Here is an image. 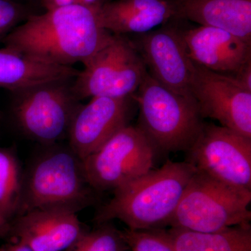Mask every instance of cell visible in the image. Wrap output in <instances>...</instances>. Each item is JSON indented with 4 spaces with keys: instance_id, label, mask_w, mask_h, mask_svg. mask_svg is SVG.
Instances as JSON below:
<instances>
[{
    "instance_id": "obj_1",
    "label": "cell",
    "mask_w": 251,
    "mask_h": 251,
    "mask_svg": "<svg viewBox=\"0 0 251 251\" xmlns=\"http://www.w3.org/2000/svg\"><path fill=\"white\" fill-rule=\"evenodd\" d=\"M112 35L97 8L75 4L28 16L4 38V48L59 65L85 64Z\"/></svg>"
},
{
    "instance_id": "obj_2",
    "label": "cell",
    "mask_w": 251,
    "mask_h": 251,
    "mask_svg": "<svg viewBox=\"0 0 251 251\" xmlns=\"http://www.w3.org/2000/svg\"><path fill=\"white\" fill-rule=\"evenodd\" d=\"M196 172L187 161H168L115 190L113 198L99 208L94 220L98 224L120 220L133 230L168 226Z\"/></svg>"
},
{
    "instance_id": "obj_3",
    "label": "cell",
    "mask_w": 251,
    "mask_h": 251,
    "mask_svg": "<svg viewBox=\"0 0 251 251\" xmlns=\"http://www.w3.org/2000/svg\"><path fill=\"white\" fill-rule=\"evenodd\" d=\"M45 147L23 173L17 216L39 209L77 213L95 201L97 192L87 181L80 157L69 146Z\"/></svg>"
},
{
    "instance_id": "obj_4",
    "label": "cell",
    "mask_w": 251,
    "mask_h": 251,
    "mask_svg": "<svg viewBox=\"0 0 251 251\" xmlns=\"http://www.w3.org/2000/svg\"><path fill=\"white\" fill-rule=\"evenodd\" d=\"M133 97L139 108L137 126L155 150L187 151L204 125L195 100L166 88L148 72Z\"/></svg>"
},
{
    "instance_id": "obj_5",
    "label": "cell",
    "mask_w": 251,
    "mask_h": 251,
    "mask_svg": "<svg viewBox=\"0 0 251 251\" xmlns=\"http://www.w3.org/2000/svg\"><path fill=\"white\" fill-rule=\"evenodd\" d=\"M251 202V191L231 187L196 171L168 226L211 232L250 224Z\"/></svg>"
},
{
    "instance_id": "obj_6",
    "label": "cell",
    "mask_w": 251,
    "mask_h": 251,
    "mask_svg": "<svg viewBox=\"0 0 251 251\" xmlns=\"http://www.w3.org/2000/svg\"><path fill=\"white\" fill-rule=\"evenodd\" d=\"M73 81L46 82L13 94L11 117L28 138L46 146L68 136L81 105Z\"/></svg>"
},
{
    "instance_id": "obj_7",
    "label": "cell",
    "mask_w": 251,
    "mask_h": 251,
    "mask_svg": "<svg viewBox=\"0 0 251 251\" xmlns=\"http://www.w3.org/2000/svg\"><path fill=\"white\" fill-rule=\"evenodd\" d=\"M83 66L72 84L80 100L97 97H133L148 73L133 43L119 34H112L108 43Z\"/></svg>"
},
{
    "instance_id": "obj_8",
    "label": "cell",
    "mask_w": 251,
    "mask_h": 251,
    "mask_svg": "<svg viewBox=\"0 0 251 251\" xmlns=\"http://www.w3.org/2000/svg\"><path fill=\"white\" fill-rule=\"evenodd\" d=\"M156 151L137 126H126L82 160L86 178L96 192L114 191L151 171Z\"/></svg>"
},
{
    "instance_id": "obj_9",
    "label": "cell",
    "mask_w": 251,
    "mask_h": 251,
    "mask_svg": "<svg viewBox=\"0 0 251 251\" xmlns=\"http://www.w3.org/2000/svg\"><path fill=\"white\" fill-rule=\"evenodd\" d=\"M186 151V161L198 173L251 191V138L222 126L204 123Z\"/></svg>"
},
{
    "instance_id": "obj_10",
    "label": "cell",
    "mask_w": 251,
    "mask_h": 251,
    "mask_svg": "<svg viewBox=\"0 0 251 251\" xmlns=\"http://www.w3.org/2000/svg\"><path fill=\"white\" fill-rule=\"evenodd\" d=\"M195 64L191 94L203 118L251 138V91L231 75Z\"/></svg>"
},
{
    "instance_id": "obj_11",
    "label": "cell",
    "mask_w": 251,
    "mask_h": 251,
    "mask_svg": "<svg viewBox=\"0 0 251 251\" xmlns=\"http://www.w3.org/2000/svg\"><path fill=\"white\" fill-rule=\"evenodd\" d=\"M133 44L155 80L175 93L195 100L191 86L196 64L188 54L181 29H153L138 35Z\"/></svg>"
},
{
    "instance_id": "obj_12",
    "label": "cell",
    "mask_w": 251,
    "mask_h": 251,
    "mask_svg": "<svg viewBox=\"0 0 251 251\" xmlns=\"http://www.w3.org/2000/svg\"><path fill=\"white\" fill-rule=\"evenodd\" d=\"M133 99L97 97L81 104L67 136L69 146L81 159L97 151L128 125Z\"/></svg>"
},
{
    "instance_id": "obj_13",
    "label": "cell",
    "mask_w": 251,
    "mask_h": 251,
    "mask_svg": "<svg viewBox=\"0 0 251 251\" xmlns=\"http://www.w3.org/2000/svg\"><path fill=\"white\" fill-rule=\"evenodd\" d=\"M87 230L77 213L39 209L16 216L9 235L33 251H65Z\"/></svg>"
},
{
    "instance_id": "obj_14",
    "label": "cell",
    "mask_w": 251,
    "mask_h": 251,
    "mask_svg": "<svg viewBox=\"0 0 251 251\" xmlns=\"http://www.w3.org/2000/svg\"><path fill=\"white\" fill-rule=\"evenodd\" d=\"M181 32L191 59L209 70L232 76L251 61V42L227 31L201 25Z\"/></svg>"
},
{
    "instance_id": "obj_15",
    "label": "cell",
    "mask_w": 251,
    "mask_h": 251,
    "mask_svg": "<svg viewBox=\"0 0 251 251\" xmlns=\"http://www.w3.org/2000/svg\"><path fill=\"white\" fill-rule=\"evenodd\" d=\"M100 25L119 35L143 34L176 18L173 0H115L97 7Z\"/></svg>"
},
{
    "instance_id": "obj_16",
    "label": "cell",
    "mask_w": 251,
    "mask_h": 251,
    "mask_svg": "<svg viewBox=\"0 0 251 251\" xmlns=\"http://www.w3.org/2000/svg\"><path fill=\"white\" fill-rule=\"evenodd\" d=\"M176 18L222 29L251 42V0H173Z\"/></svg>"
},
{
    "instance_id": "obj_17",
    "label": "cell",
    "mask_w": 251,
    "mask_h": 251,
    "mask_svg": "<svg viewBox=\"0 0 251 251\" xmlns=\"http://www.w3.org/2000/svg\"><path fill=\"white\" fill-rule=\"evenodd\" d=\"M79 72L6 48L0 49V87L12 94L46 82L74 80Z\"/></svg>"
},
{
    "instance_id": "obj_18",
    "label": "cell",
    "mask_w": 251,
    "mask_h": 251,
    "mask_svg": "<svg viewBox=\"0 0 251 251\" xmlns=\"http://www.w3.org/2000/svg\"><path fill=\"white\" fill-rule=\"evenodd\" d=\"M154 230L175 251H251L250 224L211 232L176 227Z\"/></svg>"
},
{
    "instance_id": "obj_19",
    "label": "cell",
    "mask_w": 251,
    "mask_h": 251,
    "mask_svg": "<svg viewBox=\"0 0 251 251\" xmlns=\"http://www.w3.org/2000/svg\"><path fill=\"white\" fill-rule=\"evenodd\" d=\"M23 173L16 150L0 148V215L11 224L21 206Z\"/></svg>"
},
{
    "instance_id": "obj_20",
    "label": "cell",
    "mask_w": 251,
    "mask_h": 251,
    "mask_svg": "<svg viewBox=\"0 0 251 251\" xmlns=\"http://www.w3.org/2000/svg\"><path fill=\"white\" fill-rule=\"evenodd\" d=\"M93 230H86L72 247L65 251H126L122 231L108 223L99 224Z\"/></svg>"
},
{
    "instance_id": "obj_21",
    "label": "cell",
    "mask_w": 251,
    "mask_h": 251,
    "mask_svg": "<svg viewBox=\"0 0 251 251\" xmlns=\"http://www.w3.org/2000/svg\"><path fill=\"white\" fill-rule=\"evenodd\" d=\"M122 233L127 247L132 251H175L154 229L133 230L126 229L122 231Z\"/></svg>"
},
{
    "instance_id": "obj_22",
    "label": "cell",
    "mask_w": 251,
    "mask_h": 251,
    "mask_svg": "<svg viewBox=\"0 0 251 251\" xmlns=\"http://www.w3.org/2000/svg\"><path fill=\"white\" fill-rule=\"evenodd\" d=\"M25 16V10L14 0H0V41L19 25Z\"/></svg>"
},
{
    "instance_id": "obj_23",
    "label": "cell",
    "mask_w": 251,
    "mask_h": 251,
    "mask_svg": "<svg viewBox=\"0 0 251 251\" xmlns=\"http://www.w3.org/2000/svg\"><path fill=\"white\" fill-rule=\"evenodd\" d=\"M232 76L243 87L251 91V61L242 66Z\"/></svg>"
},
{
    "instance_id": "obj_24",
    "label": "cell",
    "mask_w": 251,
    "mask_h": 251,
    "mask_svg": "<svg viewBox=\"0 0 251 251\" xmlns=\"http://www.w3.org/2000/svg\"><path fill=\"white\" fill-rule=\"evenodd\" d=\"M47 10L59 9L77 4V0H42Z\"/></svg>"
},
{
    "instance_id": "obj_25",
    "label": "cell",
    "mask_w": 251,
    "mask_h": 251,
    "mask_svg": "<svg viewBox=\"0 0 251 251\" xmlns=\"http://www.w3.org/2000/svg\"><path fill=\"white\" fill-rule=\"evenodd\" d=\"M0 251H33L27 245L14 239L13 242L4 244L0 249Z\"/></svg>"
},
{
    "instance_id": "obj_26",
    "label": "cell",
    "mask_w": 251,
    "mask_h": 251,
    "mask_svg": "<svg viewBox=\"0 0 251 251\" xmlns=\"http://www.w3.org/2000/svg\"><path fill=\"white\" fill-rule=\"evenodd\" d=\"M11 231V223L0 215V238L9 235Z\"/></svg>"
},
{
    "instance_id": "obj_27",
    "label": "cell",
    "mask_w": 251,
    "mask_h": 251,
    "mask_svg": "<svg viewBox=\"0 0 251 251\" xmlns=\"http://www.w3.org/2000/svg\"><path fill=\"white\" fill-rule=\"evenodd\" d=\"M102 3V0H77V4L90 8L99 7Z\"/></svg>"
}]
</instances>
